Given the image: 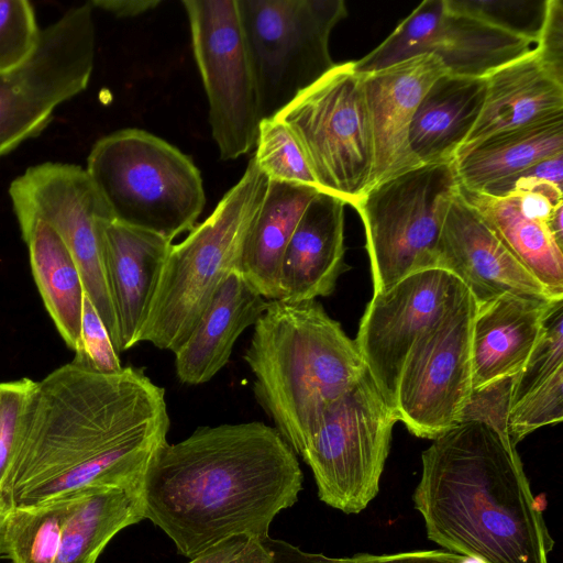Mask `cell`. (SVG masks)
<instances>
[{"label":"cell","instance_id":"37","mask_svg":"<svg viewBox=\"0 0 563 563\" xmlns=\"http://www.w3.org/2000/svg\"><path fill=\"white\" fill-rule=\"evenodd\" d=\"M74 361L102 373L117 372L123 367L102 320L86 295L80 339Z\"/></svg>","mask_w":563,"mask_h":563},{"label":"cell","instance_id":"22","mask_svg":"<svg viewBox=\"0 0 563 563\" xmlns=\"http://www.w3.org/2000/svg\"><path fill=\"white\" fill-rule=\"evenodd\" d=\"M268 301L239 271L232 272L174 352L180 383L196 386L211 380L228 364L239 336L256 323Z\"/></svg>","mask_w":563,"mask_h":563},{"label":"cell","instance_id":"7","mask_svg":"<svg viewBox=\"0 0 563 563\" xmlns=\"http://www.w3.org/2000/svg\"><path fill=\"white\" fill-rule=\"evenodd\" d=\"M459 190L454 163L419 165L371 187L355 209L362 218L373 290L435 267L442 225Z\"/></svg>","mask_w":563,"mask_h":563},{"label":"cell","instance_id":"34","mask_svg":"<svg viewBox=\"0 0 563 563\" xmlns=\"http://www.w3.org/2000/svg\"><path fill=\"white\" fill-rule=\"evenodd\" d=\"M562 366L563 299L558 300L551 308L539 340L521 371L516 374L514 404Z\"/></svg>","mask_w":563,"mask_h":563},{"label":"cell","instance_id":"36","mask_svg":"<svg viewBox=\"0 0 563 563\" xmlns=\"http://www.w3.org/2000/svg\"><path fill=\"white\" fill-rule=\"evenodd\" d=\"M466 10L536 44L542 21L544 1L459 0Z\"/></svg>","mask_w":563,"mask_h":563},{"label":"cell","instance_id":"16","mask_svg":"<svg viewBox=\"0 0 563 563\" xmlns=\"http://www.w3.org/2000/svg\"><path fill=\"white\" fill-rule=\"evenodd\" d=\"M408 32L412 56L434 54L449 74L474 78H485L534 44L466 10L459 0H424Z\"/></svg>","mask_w":563,"mask_h":563},{"label":"cell","instance_id":"6","mask_svg":"<svg viewBox=\"0 0 563 563\" xmlns=\"http://www.w3.org/2000/svg\"><path fill=\"white\" fill-rule=\"evenodd\" d=\"M85 169L115 221L172 242L196 225L205 207L201 175L191 158L144 130L99 139Z\"/></svg>","mask_w":563,"mask_h":563},{"label":"cell","instance_id":"14","mask_svg":"<svg viewBox=\"0 0 563 563\" xmlns=\"http://www.w3.org/2000/svg\"><path fill=\"white\" fill-rule=\"evenodd\" d=\"M477 302L466 289L415 341L398 379L394 409L419 438L459 424L473 390L472 327Z\"/></svg>","mask_w":563,"mask_h":563},{"label":"cell","instance_id":"33","mask_svg":"<svg viewBox=\"0 0 563 563\" xmlns=\"http://www.w3.org/2000/svg\"><path fill=\"white\" fill-rule=\"evenodd\" d=\"M34 9L26 0H0V73L23 65L40 41Z\"/></svg>","mask_w":563,"mask_h":563},{"label":"cell","instance_id":"24","mask_svg":"<svg viewBox=\"0 0 563 563\" xmlns=\"http://www.w3.org/2000/svg\"><path fill=\"white\" fill-rule=\"evenodd\" d=\"M485 78L445 73L424 93L415 112L410 148L420 165L454 163L485 98Z\"/></svg>","mask_w":563,"mask_h":563},{"label":"cell","instance_id":"18","mask_svg":"<svg viewBox=\"0 0 563 563\" xmlns=\"http://www.w3.org/2000/svg\"><path fill=\"white\" fill-rule=\"evenodd\" d=\"M445 73L438 56L422 54L361 75L374 151L369 188L420 165L409 144L411 122L424 93Z\"/></svg>","mask_w":563,"mask_h":563},{"label":"cell","instance_id":"38","mask_svg":"<svg viewBox=\"0 0 563 563\" xmlns=\"http://www.w3.org/2000/svg\"><path fill=\"white\" fill-rule=\"evenodd\" d=\"M32 379L0 383V488L12 455L19 418Z\"/></svg>","mask_w":563,"mask_h":563},{"label":"cell","instance_id":"1","mask_svg":"<svg viewBox=\"0 0 563 563\" xmlns=\"http://www.w3.org/2000/svg\"><path fill=\"white\" fill-rule=\"evenodd\" d=\"M169 426L165 390L144 368L102 373L73 360L33 382L0 500L29 507L102 486L141 496Z\"/></svg>","mask_w":563,"mask_h":563},{"label":"cell","instance_id":"12","mask_svg":"<svg viewBox=\"0 0 563 563\" xmlns=\"http://www.w3.org/2000/svg\"><path fill=\"white\" fill-rule=\"evenodd\" d=\"M9 197L19 227L48 224L73 255L86 296L117 350V324L104 278L101 228L113 219L86 169L76 164L45 162L14 178Z\"/></svg>","mask_w":563,"mask_h":563},{"label":"cell","instance_id":"21","mask_svg":"<svg viewBox=\"0 0 563 563\" xmlns=\"http://www.w3.org/2000/svg\"><path fill=\"white\" fill-rule=\"evenodd\" d=\"M558 300L505 294L477 305L471 340L473 389L521 371Z\"/></svg>","mask_w":563,"mask_h":563},{"label":"cell","instance_id":"35","mask_svg":"<svg viewBox=\"0 0 563 563\" xmlns=\"http://www.w3.org/2000/svg\"><path fill=\"white\" fill-rule=\"evenodd\" d=\"M515 379L516 375H512L474 388L462 410L459 423H483L510 442L508 418L514 404Z\"/></svg>","mask_w":563,"mask_h":563},{"label":"cell","instance_id":"9","mask_svg":"<svg viewBox=\"0 0 563 563\" xmlns=\"http://www.w3.org/2000/svg\"><path fill=\"white\" fill-rule=\"evenodd\" d=\"M276 118L297 136L319 189L355 207L371 186L374 151L353 62L335 64Z\"/></svg>","mask_w":563,"mask_h":563},{"label":"cell","instance_id":"31","mask_svg":"<svg viewBox=\"0 0 563 563\" xmlns=\"http://www.w3.org/2000/svg\"><path fill=\"white\" fill-rule=\"evenodd\" d=\"M255 147L253 158L268 180L308 185L319 189L297 136L278 118L263 119L260 122Z\"/></svg>","mask_w":563,"mask_h":563},{"label":"cell","instance_id":"5","mask_svg":"<svg viewBox=\"0 0 563 563\" xmlns=\"http://www.w3.org/2000/svg\"><path fill=\"white\" fill-rule=\"evenodd\" d=\"M267 184L252 157L212 213L170 245L139 343L174 353L186 341L222 283L238 271Z\"/></svg>","mask_w":563,"mask_h":563},{"label":"cell","instance_id":"17","mask_svg":"<svg viewBox=\"0 0 563 563\" xmlns=\"http://www.w3.org/2000/svg\"><path fill=\"white\" fill-rule=\"evenodd\" d=\"M435 267L455 276L477 305L505 294L563 299L551 295L517 261L459 190L442 225Z\"/></svg>","mask_w":563,"mask_h":563},{"label":"cell","instance_id":"40","mask_svg":"<svg viewBox=\"0 0 563 563\" xmlns=\"http://www.w3.org/2000/svg\"><path fill=\"white\" fill-rule=\"evenodd\" d=\"M267 555L262 541L233 537L210 548L189 563H261Z\"/></svg>","mask_w":563,"mask_h":563},{"label":"cell","instance_id":"10","mask_svg":"<svg viewBox=\"0 0 563 563\" xmlns=\"http://www.w3.org/2000/svg\"><path fill=\"white\" fill-rule=\"evenodd\" d=\"M398 421L367 374L325 415L298 455L310 467L319 498L345 514H358L379 492Z\"/></svg>","mask_w":563,"mask_h":563},{"label":"cell","instance_id":"20","mask_svg":"<svg viewBox=\"0 0 563 563\" xmlns=\"http://www.w3.org/2000/svg\"><path fill=\"white\" fill-rule=\"evenodd\" d=\"M345 206L323 191L309 202L282 258L279 300L295 303L332 294L345 268Z\"/></svg>","mask_w":563,"mask_h":563},{"label":"cell","instance_id":"11","mask_svg":"<svg viewBox=\"0 0 563 563\" xmlns=\"http://www.w3.org/2000/svg\"><path fill=\"white\" fill-rule=\"evenodd\" d=\"M95 56L92 5L86 2L41 30L23 65L0 73V157L37 136L58 106L88 87Z\"/></svg>","mask_w":563,"mask_h":563},{"label":"cell","instance_id":"4","mask_svg":"<svg viewBox=\"0 0 563 563\" xmlns=\"http://www.w3.org/2000/svg\"><path fill=\"white\" fill-rule=\"evenodd\" d=\"M243 360L253 391L296 455L325 415L365 375L354 340L317 300H269Z\"/></svg>","mask_w":563,"mask_h":563},{"label":"cell","instance_id":"28","mask_svg":"<svg viewBox=\"0 0 563 563\" xmlns=\"http://www.w3.org/2000/svg\"><path fill=\"white\" fill-rule=\"evenodd\" d=\"M459 191L517 261L551 295L563 298V249L547 223L523 213L510 195L490 196L460 185Z\"/></svg>","mask_w":563,"mask_h":563},{"label":"cell","instance_id":"19","mask_svg":"<svg viewBox=\"0 0 563 563\" xmlns=\"http://www.w3.org/2000/svg\"><path fill=\"white\" fill-rule=\"evenodd\" d=\"M172 244L157 233L114 219L102 224V265L115 318L118 353L139 344Z\"/></svg>","mask_w":563,"mask_h":563},{"label":"cell","instance_id":"42","mask_svg":"<svg viewBox=\"0 0 563 563\" xmlns=\"http://www.w3.org/2000/svg\"><path fill=\"white\" fill-rule=\"evenodd\" d=\"M519 179H541L553 183L560 187L563 185V154L543 159L521 173L490 187L484 194L503 196L507 188Z\"/></svg>","mask_w":563,"mask_h":563},{"label":"cell","instance_id":"2","mask_svg":"<svg viewBox=\"0 0 563 563\" xmlns=\"http://www.w3.org/2000/svg\"><path fill=\"white\" fill-rule=\"evenodd\" d=\"M303 475L279 432L261 421L201 427L166 443L145 474L144 519L192 560L233 537L264 540L298 500Z\"/></svg>","mask_w":563,"mask_h":563},{"label":"cell","instance_id":"39","mask_svg":"<svg viewBox=\"0 0 563 563\" xmlns=\"http://www.w3.org/2000/svg\"><path fill=\"white\" fill-rule=\"evenodd\" d=\"M545 70L563 84V1L545 0L533 47Z\"/></svg>","mask_w":563,"mask_h":563},{"label":"cell","instance_id":"3","mask_svg":"<svg viewBox=\"0 0 563 563\" xmlns=\"http://www.w3.org/2000/svg\"><path fill=\"white\" fill-rule=\"evenodd\" d=\"M421 462L413 504L431 541L478 563H549L554 540L509 441L462 422Z\"/></svg>","mask_w":563,"mask_h":563},{"label":"cell","instance_id":"29","mask_svg":"<svg viewBox=\"0 0 563 563\" xmlns=\"http://www.w3.org/2000/svg\"><path fill=\"white\" fill-rule=\"evenodd\" d=\"M143 519L137 494L109 486L77 490L63 526L55 563H96L118 532Z\"/></svg>","mask_w":563,"mask_h":563},{"label":"cell","instance_id":"45","mask_svg":"<svg viewBox=\"0 0 563 563\" xmlns=\"http://www.w3.org/2000/svg\"><path fill=\"white\" fill-rule=\"evenodd\" d=\"M7 510H8V508L0 500V556L3 555V550H2V530H3V522H4Z\"/></svg>","mask_w":563,"mask_h":563},{"label":"cell","instance_id":"30","mask_svg":"<svg viewBox=\"0 0 563 563\" xmlns=\"http://www.w3.org/2000/svg\"><path fill=\"white\" fill-rule=\"evenodd\" d=\"M75 492L43 504L9 508L2 530L3 555L12 563H55Z\"/></svg>","mask_w":563,"mask_h":563},{"label":"cell","instance_id":"26","mask_svg":"<svg viewBox=\"0 0 563 563\" xmlns=\"http://www.w3.org/2000/svg\"><path fill=\"white\" fill-rule=\"evenodd\" d=\"M559 154H563V114L485 137L459 153L454 169L460 187L484 192Z\"/></svg>","mask_w":563,"mask_h":563},{"label":"cell","instance_id":"23","mask_svg":"<svg viewBox=\"0 0 563 563\" xmlns=\"http://www.w3.org/2000/svg\"><path fill=\"white\" fill-rule=\"evenodd\" d=\"M485 85L479 117L460 152L492 134L563 114V84L533 48L488 74Z\"/></svg>","mask_w":563,"mask_h":563},{"label":"cell","instance_id":"13","mask_svg":"<svg viewBox=\"0 0 563 563\" xmlns=\"http://www.w3.org/2000/svg\"><path fill=\"white\" fill-rule=\"evenodd\" d=\"M181 3L208 98L212 137L221 159H235L255 147L262 121L238 0Z\"/></svg>","mask_w":563,"mask_h":563},{"label":"cell","instance_id":"8","mask_svg":"<svg viewBox=\"0 0 563 563\" xmlns=\"http://www.w3.org/2000/svg\"><path fill=\"white\" fill-rule=\"evenodd\" d=\"M263 119L276 117L335 66L329 41L342 0H238Z\"/></svg>","mask_w":563,"mask_h":563},{"label":"cell","instance_id":"43","mask_svg":"<svg viewBox=\"0 0 563 563\" xmlns=\"http://www.w3.org/2000/svg\"><path fill=\"white\" fill-rule=\"evenodd\" d=\"M267 555L261 563H339L340 559L329 558L321 553H309L284 540H263Z\"/></svg>","mask_w":563,"mask_h":563},{"label":"cell","instance_id":"41","mask_svg":"<svg viewBox=\"0 0 563 563\" xmlns=\"http://www.w3.org/2000/svg\"><path fill=\"white\" fill-rule=\"evenodd\" d=\"M470 559L444 551H416L397 554L373 555L357 554L340 559L339 563H470Z\"/></svg>","mask_w":563,"mask_h":563},{"label":"cell","instance_id":"15","mask_svg":"<svg viewBox=\"0 0 563 563\" xmlns=\"http://www.w3.org/2000/svg\"><path fill=\"white\" fill-rule=\"evenodd\" d=\"M465 290L455 276L433 267L373 294L354 341L367 374L393 408L400 372L415 341Z\"/></svg>","mask_w":563,"mask_h":563},{"label":"cell","instance_id":"44","mask_svg":"<svg viewBox=\"0 0 563 563\" xmlns=\"http://www.w3.org/2000/svg\"><path fill=\"white\" fill-rule=\"evenodd\" d=\"M159 0H93L92 8H99L118 18H133L153 10Z\"/></svg>","mask_w":563,"mask_h":563},{"label":"cell","instance_id":"25","mask_svg":"<svg viewBox=\"0 0 563 563\" xmlns=\"http://www.w3.org/2000/svg\"><path fill=\"white\" fill-rule=\"evenodd\" d=\"M318 188L268 180L244 243L238 271L267 300H279L285 249Z\"/></svg>","mask_w":563,"mask_h":563},{"label":"cell","instance_id":"27","mask_svg":"<svg viewBox=\"0 0 563 563\" xmlns=\"http://www.w3.org/2000/svg\"><path fill=\"white\" fill-rule=\"evenodd\" d=\"M19 228L44 306L66 345L76 351L86 295L79 268L64 241L48 224L34 221Z\"/></svg>","mask_w":563,"mask_h":563},{"label":"cell","instance_id":"32","mask_svg":"<svg viewBox=\"0 0 563 563\" xmlns=\"http://www.w3.org/2000/svg\"><path fill=\"white\" fill-rule=\"evenodd\" d=\"M563 419V366L520 397L508 418V438L517 445L534 430Z\"/></svg>","mask_w":563,"mask_h":563}]
</instances>
